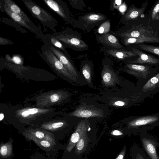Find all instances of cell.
Returning a JSON list of instances; mask_svg holds the SVG:
<instances>
[{"instance_id": "6da1fadb", "label": "cell", "mask_w": 159, "mask_h": 159, "mask_svg": "<svg viewBox=\"0 0 159 159\" xmlns=\"http://www.w3.org/2000/svg\"><path fill=\"white\" fill-rule=\"evenodd\" d=\"M38 53L52 69L61 78L72 84L80 85L77 80L68 72L51 50L43 44Z\"/></svg>"}, {"instance_id": "7a4b0ae2", "label": "cell", "mask_w": 159, "mask_h": 159, "mask_svg": "<svg viewBox=\"0 0 159 159\" xmlns=\"http://www.w3.org/2000/svg\"><path fill=\"white\" fill-rule=\"evenodd\" d=\"M24 5L34 18L38 19L44 28L50 29L53 33L57 32L58 22L48 11L32 0H22Z\"/></svg>"}, {"instance_id": "3957f363", "label": "cell", "mask_w": 159, "mask_h": 159, "mask_svg": "<svg viewBox=\"0 0 159 159\" xmlns=\"http://www.w3.org/2000/svg\"><path fill=\"white\" fill-rule=\"evenodd\" d=\"M71 96L70 93L61 89L45 92L37 97L36 106L37 107L43 108L60 105L67 101Z\"/></svg>"}, {"instance_id": "277c9868", "label": "cell", "mask_w": 159, "mask_h": 159, "mask_svg": "<svg viewBox=\"0 0 159 159\" xmlns=\"http://www.w3.org/2000/svg\"><path fill=\"white\" fill-rule=\"evenodd\" d=\"M54 53L68 72L79 82L80 86L87 85L82 75L78 71L71 61L67 52H64L46 41H43Z\"/></svg>"}, {"instance_id": "5b68a950", "label": "cell", "mask_w": 159, "mask_h": 159, "mask_svg": "<svg viewBox=\"0 0 159 159\" xmlns=\"http://www.w3.org/2000/svg\"><path fill=\"white\" fill-rule=\"evenodd\" d=\"M94 105L82 103L74 111L68 114L69 116L80 119L104 118L107 116L106 109Z\"/></svg>"}, {"instance_id": "8992f818", "label": "cell", "mask_w": 159, "mask_h": 159, "mask_svg": "<svg viewBox=\"0 0 159 159\" xmlns=\"http://www.w3.org/2000/svg\"><path fill=\"white\" fill-rule=\"evenodd\" d=\"M52 35L66 47L74 50H83L88 48L86 43L80 38L71 33L67 28L60 32L52 33Z\"/></svg>"}, {"instance_id": "52a82bcc", "label": "cell", "mask_w": 159, "mask_h": 159, "mask_svg": "<svg viewBox=\"0 0 159 159\" xmlns=\"http://www.w3.org/2000/svg\"><path fill=\"white\" fill-rule=\"evenodd\" d=\"M54 111L52 109L26 107L16 111L15 116L22 122H28L42 118Z\"/></svg>"}, {"instance_id": "ba28073f", "label": "cell", "mask_w": 159, "mask_h": 159, "mask_svg": "<svg viewBox=\"0 0 159 159\" xmlns=\"http://www.w3.org/2000/svg\"><path fill=\"white\" fill-rule=\"evenodd\" d=\"M49 8L56 13L65 21L72 23L70 12L67 5L62 0H43Z\"/></svg>"}, {"instance_id": "9c48e42d", "label": "cell", "mask_w": 159, "mask_h": 159, "mask_svg": "<svg viewBox=\"0 0 159 159\" xmlns=\"http://www.w3.org/2000/svg\"><path fill=\"white\" fill-rule=\"evenodd\" d=\"M91 119H81L79 122L75 132L72 134L69 142L66 148L70 152L75 147L82 135L90 128V121Z\"/></svg>"}, {"instance_id": "30bf717a", "label": "cell", "mask_w": 159, "mask_h": 159, "mask_svg": "<svg viewBox=\"0 0 159 159\" xmlns=\"http://www.w3.org/2000/svg\"><path fill=\"white\" fill-rule=\"evenodd\" d=\"M22 134L28 140L34 139H45L56 143L54 135L41 128L28 129L25 130Z\"/></svg>"}, {"instance_id": "8fae6325", "label": "cell", "mask_w": 159, "mask_h": 159, "mask_svg": "<svg viewBox=\"0 0 159 159\" xmlns=\"http://www.w3.org/2000/svg\"><path fill=\"white\" fill-rule=\"evenodd\" d=\"M4 8L6 13L15 22L35 34L40 39L43 36L44 34L39 27L36 28L34 27L26 22L20 16L11 12L5 2Z\"/></svg>"}, {"instance_id": "7c38bea8", "label": "cell", "mask_w": 159, "mask_h": 159, "mask_svg": "<svg viewBox=\"0 0 159 159\" xmlns=\"http://www.w3.org/2000/svg\"><path fill=\"white\" fill-rule=\"evenodd\" d=\"M101 76L102 85L105 87H114L119 84L118 75L108 65H103Z\"/></svg>"}, {"instance_id": "4fadbf2b", "label": "cell", "mask_w": 159, "mask_h": 159, "mask_svg": "<svg viewBox=\"0 0 159 159\" xmlns=\"http://www.w3.org/2000/svg\"><path fill=\"white\" fill-rule=\"evenodd\" d=\"M148 65L133 63L125 65V72L134 76L146 79L153 68Z\"/></svg>"}, {"instance_id": "5bb4252c", "label": "cell", "mask_w": 159, "mask_h": 159, "mask_svg": "<svg viewBox=\"0 0 159 159\" xmlns=\"http://www.w3.org/2000/svg\"><path fill=\"white\" fill-rule=\"evenodd\" d=\"M132 51L138 56L136 60L129 61L130 63L135 64H147L156 66H159V58L156 56L148 54L142 50L135 48H132Z\"/></svg>"}, {"instance_id": "9a60e30c", "label": "cell", "mask_w": 159, "mask_h": 159, "mask_svg": "<svg viewBox=\"0 0 159 159\" xmlns=\"http://www.w3.org/2000/svg\"><path fill=\"white\" fill-rule=\"evenodd\" d=\"M154 32L152 30L142 25L133 26L130 29L127 30L119 34L121 37L138 38L144 36H156L153 35Z\"/></svg>"}, {"instance_id": "2e32d148", "label": "cell", "mask_w": 159, "mask_h": 159, "mask_svg": "<svg viewBox=\"0 0 159 159\" xmlns=\"http://www.w3.org/2000/svg\"><path fill=\"white\" fill-rule=\"evenodd\" d=\"M148 1L144 3L140 8H137L134 5L131 6L124 15L125 20L127 21L137 20L144 12L147 6Z\"/></svg>"}, {"instance_id": "e0dca14e", "label": "cell", "mask_w": 159, "mask_h": 159, "mask_svg": "<svg viewBox=\"0 0 159 159\" xmlns=\"http://www.w3.org/2000/svg\"><path fill=\"white\" fill-rule=\"evenodd\" d=\"M123 38V43L125 46L131 44H139L147 42L159 43V38L156 36H144L138 38Z\"/></svg>"}, {"instance_id": "ac0fdd59", "label": "cell", "mask_w": 159, "mask_h": 159, "mask_svg": "<svg viewBox=\"0 0 159 159\" xmlns=\"http://www.w3.org/2000/svg\"><path fill=\"white\" fill-rule=\"evenodd\" d=\"M11 11L20 16L26 22L35 27H38L31 20L25 13L12 0H4Z\"/></svg>"}, {"instance_id": "d6986e66", "label": "cell", "mask_w": 159, "mask_h": 159, "mask_svg": "<svg viewBox=\"0 0 159 159\" xmlns=\"http://www.w3.org/2000/svg\"><path fill=\"white\" fill-rule=\"evenodd\" d=\"M159 119L158 116H155L139 117L130 121L128 125L131 127H138L154 123Z\"/></svg>"}, {"instance_id": "ffe728a7", "label": "cell", "mask_w": 159, "mask_h": 159, "mask_svg": "<svg viewBox=\"0 0 159 159\" xmlns=\"http://www.w3.org/2000/svg\"><path fill=\"white\" fill-rule=\"evenodd\" d=\"M67 125V121L64 120H57L45 122L40 125V128L50 131H55L64 127Z\"/></svg>"}, {"instance_id": "44dd1931", "label": "cell", "mask_w": 159, "mask_h": 159, "mask_svg": "<svg viewBox=\"0 0 159 159\" xmlns=\"http://www.w3.org/2000/svg\"><path fill=\"white\" fill-rule=\"evenodd\" d=\"M80 71L87 85L90 88L96 89V87L93 85L92 82L93 71L91 65L88 62L84 63L81 66Z\"/></svg>"}, {"instance_id": "7402d4cb", "label": "cell", "mask_w": 159, "mask_h": 159, "mask_svg": "<svg viewBox=\"0 0 159 159\" xmlns=\"http://www.w3.org/2000/svg\"><path fill=\"white\" fill-rule=\"evenodd\" d=\"M101 43H104L116 49L121 48L122 46L120 43L118 39L115 36L107 33L102 34L98 38Z\"/></svg>"}, {"instance_id": "603a6c76", "label": "cell", "mask_w": 159, "mask_h": 159, "mask_svg": "<svg viewBox=\"0 0 159 159\" xmlns=\"http://www.w3.org/2000/svg\"><path fill=\"white\" fill-rule=\"evenodd\" d=\"M11 138L5 143L2 142L0 145V157L1 159H6L11 156L13 154V142Z\"/></svg>"}, {"instance_id": "cb8c5ba5", "label": "cell", "mask_w": 159, "mask_h": 159, "mask_svg": "<svg viewBox=\"0 0 159 159\" xmlns=\"http://www.w3.org/2000/svg\"><path fill=\"white\" fill-rule=\"evenodd\" d=\"M142 143L146 152L152 159H159L157 153L156 146L154 142L146 138L142 139Z\"/></svg>"}, {"instance_id": "d4e9b609", "label": "cell", "mask_w": 159, "mask_h": 159, "mask_svg": "<svg viewBox=\"0 0 159 159\" xmlns=\"http://www.w3.org/2000/svg\"><path fill=\"white\" fill-rule=\"evenodd\" d=\"M106 16L104 15L97 13H91L85 14L82 19L86 25H91L105 20Z\"/></svg>"}, {"instance_id": "484cf974", "label": "cell", "mask_w": 159, "mask_h": 159, "mask_svg": "<svg viewBox=\"0 0 159 159\" xmlns=\"http://www.w3.org/2000/svg\"><path fill=\"white\" fill-rule=\"evenodd\" d=\"M107 52L111 56L120 59H124L126 58L137 56L133 51H126L121 49H113L107 51Z\"/></svg>"}, {"instance_id": "4316f807", "label": "cell", "mask_w": 159, "mask_h": 159, "mask_svg": "<svg viewBox=\"0 0 159 159\" xmlns=\"http://www.w3.org/2000/svg\"><path fill=\"white\" fill-rule=\"evenodd\" d=\"M42 41H46L55 47L58 48L63 52H67L66 47L52 34H48L44 35L41 39Z\"/></svg>"}, {"instance_id": "83f0119b", "label": "cell", "mask_w": 159, "mask_h": 159, "mask_svg": "<svg viewBox=\"0 0 159 159\" xmlns=\"http://www.w3.org/2000/svg\"><path fill=\"white\" fill-rule=\"evenodd\" d=\"M137 49L157 56L159 58V46L143 43L137 44Z\"/></svg>"}, {"instance_id": "f1b7e54d", "label": "cell", "mask_w": 159, "mask_h": 159, "mask_svg": "<svg viewBox=\"0 0 159 159\" xmlns=\"http://www.w3.org/2000/svg\"><path fill=\"white\" fill-rule=\"evenodd\" d=\"M41 148L45 151L50 150L56 143L45 139H34L32 140Z\"/></svg>"}, {"instance_id": "f546056e", "label": "cell", "mask_w": 159, "mask_h": 159, "mask_svg": "<svg viewBox=\"0 0 159 159\" xmlns=\"http://www.w3.org/2000/svg\"><path fill=\"white\" fill-rule=\"evenodd\" d=\"M87 131L82 135L81 138L76 144L75 152L77 153H82L83 152L87 146L88 141Z\"/></svg>"}, {"instance_id": "4dcf8cb0", "label": "cell", "mask_w": 159, "mask_h": 159, "mask_svg": "<svg viewBox=\"0 0 159 159\" xmlns=\"http://www.w3.org/2000/svg\"><path fill=\"white\" fill-rule=\"evenodd\" d=\"M159 85V73L149 80L143 88L147 91L151 90Z\"/></svg>"}, {"instance_id": "1f68e13d", "label": "cell", "mask_w": 159, "mask_h": 159, "mask_svg": "<svg viewBox=\"0 0 159 159\" xmlns=\"http://www.w3.org/2000/svg\"><path fill=\"white\" fill-rule=\"evenodd\" d=\"M0 20V21L3 22L5 24L14 27L18 31L22 33H27V31L22 28V26L15 22L11 19L10 20L5 18H1Z\"/></svg>"}, {"instance_id": "d6a6232c", "label": "cell", "mask_w": 159, "mask_h": 159, "mask_svg": "<svg viewBox=\"0 0 159 159\" xmlns=\"http://www.w3.org/2000/svg\"><path fill=\"white\" fill-rule=\"evenodd\" d=\"M5 57L6 60L9 62L18 65H23L24 60L23 59V57L20 55L15 54L11 57L9 54H6Z\"/></svg>"}, {"instance_id": "836d02e7", "label": "cell", "mask_w": 159, "mask_h": 159, "mask_svg": "<svg viewBox=\"0 0 159 159\" xmlns=\"http://www.w3.org/2000/svg\"><path fill=\"white\" fill-rule=\"evenodd\" d=\"M151 18L152 20H159V0L156 3L152 11Z\"/></svg>"}, {"instance_id": "e575fe53", "label": "cell", "mask_w": 159, "mask_h": 159, "mask_svg": "<svg viewBox=\"0 0 159 159\" xmlns=\"http://www.w3.org/2000/svg\"><path fill=\"white\" fill-rule=\"evenodd\" d=\"M110 22L107 20L102 23L98 29V32L101 34L107 33L110 30Z\"/></svg>"}, {"instance_id": "d590c367", "label": "cell", "mask_w": 159, "mask_h": 159, "mask_svg": "<svg viewBox=\"0 0 159 159\" xmlns=\"http://www.w3.org/2000/svg\"><path fill=\"white\" fill-rule=\"evenodd\" d=\"M14 43L10 40L0 37V45H11Z\"/></svg>"}, {"instance_id": "8d00e7d4", "label": "cell", "mask_w": 159, "mask_h": 159, "mask_svg": "<svg viewBox=\"0 0 159 159\" xmlns=\"http://www.w3.org/2000/svg\"><path fill=\"white\" fill-rule=\"evenodd\" d=\"M112 105L116 107H122L126 106V103L124 101L121 100H118L114 101L111 103Z\"/></svg>"}, {"instance_id": "74e56055", "label": "cell", "mask_w": 159, "mask_h": 159, "mask_svg": "<svg viewBox=\"0 0 159 159\" xmlns=\"http://www.w3.org/2000/svg\"><path fill=\"white\" fill-rule=\"evenodd\" d=\"M127 8L125 2H124L118 7L117 9L119 12L123 15H125V13L127 10Z\"/></svg>"}, {"instance_id": "f35d334b", "label": "cell", "mask_w": 159, "mask_h": 159, "mask_svg": "<svg viewBox=\"0 0 159 159\" xmlns=\"http://www.w3.org/2000/svg\"><path fill=\"white\" fill-rule=\"evenodd\" d=\"M126 150V148L125 147L122 151L119 154L116 159H123Z\"/></svg>"}, {"instance_id": "ab89813d", "label": "cell", "mask_w": 159, "mask_h": 159, "mask_svg": "<svg viewBox=\"0 0 159 159\" xmlns=\"http://www.w3.org/2000/svg\"><path fill=\"white\" fill-rule=\"evenodd\" d=\"M123 1L121 0H116L114 1L113 7L114 8L117 9L118 7L122 4Z\"/></svg>"}, {"instance_id": "60d3db41", "label": "cell", "mask_w": 159, "mask_h": 159, "mask_svg": "<svg viewBox=\"0 0 159 159\" xmlns=\"http://www.w3.org/2000/svg\"><path fill=\"white\" fill-rule=\"evenodd\" d=\"M111 134L115 136L121 135L123 134L121 131L117 130L112 131L111 132Z\"/></svg>"}, {"instance_id": "b9f144b4", "label": "cell", "mask_w": 159, "mask_h": 159, "mask_svg": "<svg viewBox=\"0 0 159 159\" xmlns=\"http://www.w3.org/2000/svg\"><path fill=\"white\" fill-rule=\"evenodd\" d=\"M137 159H145V158L141 154H138Z\"/></svg>"}, {"instance_id": "7bdbcfd3", "label": "cell", "mask_w": 159, "mask_h": 159, "mask_svg": "<svg viewBox=\"0 0 159 159\" xmlns=\"http://www.w3.org/2000/svg\"><path fill=\"white\" fill-rule=\"evenodd\" d=\"M4 115L2 113H1L0 114V120L2 121L4 118Z\"/></svg>"}]
</instances>
